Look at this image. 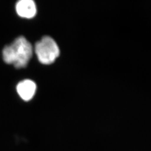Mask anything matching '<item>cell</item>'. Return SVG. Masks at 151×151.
<instances>
[{"label":"cell","mask_w":151,"mask_h":151,"mask_svg":"<svg viewBox=\"0 0 151 151\" xmlns=\"http://www.w3.org/2000/svg\"><path fill=\"white\" fill-rule=\"evenodd\" d=\"M35 52L39 62L44 65H50L59 56L60 49L53 38L45 36L38 42Z\"/></svg>","instance_id":"2"},{"label":"cell","mask_w":151,"mask_h":151,"mask_svg":"<svg viewBox=\"0 0 151 151\" xmlns=\"http://www.w3.org/2000/svg\"><path fill=\"white\" fill-rule=\"evenodd\" d=\"M2 55L6 63L13 65L17 68H24L32 57V45L26 38L19 37L11 44L6 46Z\"/></svg>","instance_id":"1"},{"label":"cell","mask_w":151,"mask_h":151,"mask_svg":"<svg viewBox=\"0 0 151 151\" xmlns=\"http://www.w3.org/2000/svg\"><path fill=\"white\" fill-rule=\"evenodd\" d=\"M36 89V84L34 81L30 80L21 81L17 86V93L25 101H29L34 97Z\"/></svg>","instance_id":"3"},{"label":"cell","mask_w":151,"mask_h":151,"mask_svg":"<svg viewBox=\"0 0 151 151\" xmlns=\"http://www.w3.org/2000/svg\"><path fill=\"white\" fill-rule=\"evenodd\" d=\"M17 14L22 17L30 19L35 15L37 7L32 0H22L19 1L16 6Z\"/></svg>","instance_id":"4"}]
</instances>
